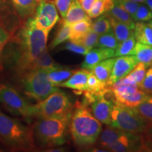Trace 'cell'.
Masks as SVG:
<instances>
[{"label": "cell", "instance_id": "21", "mask_svg": "<svg viewBox=\"0 0 152 152\" xmlns=\"http://www.w3.org/2000/svg\"><path fill=\"white\" fill-rule=\"evenodd\" d=\"M106 14L109 16L111 28L119 44L128 39L132 34H134V30L129 27L128 25L116 20L113 17L110 16L108 13Z\"/></svg>", "mask_w": 152, "mask_h": 152}, {"label": "cell", "instance_id": "24", "mask_svg": "<svg viewBox=\"0 0 152 152\" xmlns=\"http://www.w3.org/2000/svg\"><path fill=\"white\" fill-rule=\"evenodd\" d=\"M125 132L114 128V127H106L100 133L98 137V144L104 149H106L109 144L113 143L118 139Z\"/></svg>", "mask_w": 152, "mask_h": 152}, {"label": "cell", "instance_id": "43", "mask_svg": "<svg viewBox=\"0 0 152 152\" xmlns=\"http://www.w3.org/2000/svg\"><path fill=\"white\" fill-rule=\"evenodd\" d=\"M146 4L148 6V7L150 9V10L152 12V0H146L145 1Z\"/></svg>", "mask_w": 152, "mask_h": 152}, {"label": "cell", "instance_id": "12", "mask_svg": "<svg viewBox=\"0 0 152 152\" xmlns=\"http://www.w3.org/2000/svg\"><path fill=\"white\" fill-rule=\"evenodd\" d=\"M105 97V94H95L94 99L90 104L92 113L102 123L111 125V111L115 101Z\"/></svg>", "mask_w": 152, "mask_h": 152}, {"label": "cell", "instance_id": "33", "mask_svg": "<svg viewBox=\"0 0 152 152\" xmlns=\"http://www.w3.org/2000/svg\"><path fill=\"white\" fill-rule=\"evenodd\" d=\"M60 66L59 64L55 62L52 57L50 56L49 54L48 49L47 48L44 51V52L42 54L39 58L35 62V66H34V69L35 68H45V69H49V68H56Z\"/></svg>", "mask_w": 152, "mask_h": 152}, {"label": "cell", "instance_id": "6", "mask_svg": "<svg viewBox=\"0 0 152 152\" xmlns=\"http://www.w3.org/2000/svg\"><path fill=\"white\" fill-rule=\"evenodd\" d=\"M25 94L38 102L45 99L53 92L60 90L49 79L45 68H35L22 77Z\"/></svg>", "mask_w": 152, "mask_h": 152}, {"label": "cell", "instance_id": "31", "mask_svg": "<svg viewBox=\"0 0 152 152\" xmlns=\"http://www.w3.org/2000/svg\"><path fill=\"white\" fill-rule=\"evenodd\" d=\"M111 29V23L108 14H104L92 23V30L99 35H104Z\"/></svg>", "mask_w": 152, "mask_h": 152}, {"label": "cell", "instance_id": "48", "mask_svg": "<svg viewBox=\"0 0 152 152\" xmlns=\"http://www.w3.org/2000/svg\"><path fill=\"white\" fill-rule=\"evenodd\" d=\"M79 1H80V0H79Z\"/></svg>", "mask_w": 152, "mask_h": 152}, {"label": "cell", "instance_id": "38", "mask_svg": "<svg viewBox=\"0 0 152 152\" xmlns=\"http://www.w3.org/2000/svg\"><path fill=\"white\" fill-rule=\"evenodd\" d=\"M139 87L147 94L152 96V66L147 71L144 78Z\"/></svg>", "mask_w": 152, "mask_h": 152}, {"label": "cell", "instance_id": "7", "mask_svg": "<svg viewBox=\"0 0 152 152\" xmlns=\"http://www.w3.org/2000/svg\"><path fill=\"white\" fill-rule=\"evenodd\" d=\"M111 125L123 132L136 135L144 132L148 128L147 123L133 109L115 102L111 111Z\"/></svg>", "mask_w": 152, "mask_h": 152}, {"label": "cell", "instance_id": "14", "mask_svg": "<svg viewBox=\"0 0 152 152\" xmlns=\"http://www.w3.org/2000/svg\"><path fill=\"white\" fill-rule=\"evenodd\" d=\"M115 49H112L102 47L93 48L85 55L84 61L82 64V68L90 71L92 68L102 61L115 56Z\"/></svg>", "mask_w": 152, "mask_h": 152}, {"label": "cell", "instance_id": "1", "mask_svg": "<svg viewBox=\"0 0 152 152\" xmlns=\"http://www.w3.org/2000/svg\"><path fill=\"white\" fill-rule=\"evenodd\" d=\"M48 35L36 26L34 17L31 16L11 36L5 58L16 74L23 77L34 69L35 62L47 49Z\"/></svg>", "mask_w": 152, "mask_h": 152}, {"label": "cell", "instance_id": "42", "mask_svg": "<svg viewBox=\"0 0 152 152\" xmlns=\"http://www.w3.org/2000/svg\"><path fill=\"white\" fill-rule=\"evenodd\" d=\"M95 1L96 0H80V2L81 4L83 9L86 11L87 14H88Z\"/></svg>", "mask_w": 152, "mask_h": 152}, {"label": "cell", "instance_id": "46", "mask_svg": "<svg viewBox=\"0 0 152 152\" xmlns=\"http://www.w3.org/2000/svg\"><path fill=\"white\" fill-rule=\"evenodd\" d=\"M149 24L150 25V26H151V27H152V20H151V21H150L149 23Z\"/></svg>", "mask_w": 152, "mask_h": 152}, {"label": "cell", "instance_id": "28", "mask_svg": "<svg viewBox=\"0 0 152 152\" xmlns=\"http://www.w3.org/2000/svg\"><path fill=\"white\" fill-rule=\"evenodd\" d=\"M107 13L110 16L113 17L114 18L123 23L128 25L129 27L134 30V26H135L134 20H133L130 15L126 11L124 10L122 7H120L119 5L114 3V7L111 9V11H109Z\"/></svg>", "mask_w": 152, "mask_h": 152}, {"label": "cell", "instance_id": "17", "mask_svg": "<svg viewBox=\"0 0 152 152\" xmlns=\"http://www.w3.org/2000/svg\"><path fill=\"white\" fill-rule=\"evenodd\" d=\"M136 134L124 132L116 141L109 144L106 149L115 152H125L132 151L135 145Z\"/></svg>", "mask_w": 152, "mask_h": 152}, {"label": "cell", "instance_id": "39", "mask_svg": "<svg viewBox=\"0 0 152 152\" xmlns=\"http://www.w3.org/2000/svg\"><path fill=\"white\" fill-rule=\"evenodd\" d=\"M72 1L73 0H55V5L63 19L66 17Z\"/></svg>", "mask_w": 152, "mask_h": 152}, {"label": "cell", "instance_id": "8", "mask_svg": "<svg viewBox=\"0 0 152 152\" xmlns=\"http://www.w3.org/2000/svg\"><path fill=\"white\" fill-rule=\"evenodd\" d=\"M0 103L14 115L35 116V105H31L16 90L7 85L0 84Z\"/></svg>", "mask_w": 152, "mask_h": 152}, {"label": "cell", "instance_id": "32", "mask_svg": "<svg viewBox=\"0 0 152 152\" xmlns=\"http://www.w3.org/2000/svg\"><path fill=\"white\" fill-rule=\"evenodd\" d=\"M70 35H71V25L62 21V24L61 25L54 39L52 42L50 48L54 49L64 42L67 41L70 39Z\"/></svg>", "mask_w": 152, "mask_h": 152}, {"label": "cell", "instance_id": "20", "mask_svg": "<svg viewBox=\"0 0 152 152\" xmlns=\"http://www.w3.org/2000/svg\"><path fill=\"white\" fill-rule=\"evenodd\" d=\"M92 21L90 20H83L71 25L70 41L78 43L92 29Z\"/></svg>", "mask_w": 152, "mask_h": 152}, {"label": "cell", "instance_id": "36", "mask_svg": "<svg viewBox=\"0 0 152 152\" xmlns=\"http://www.w3.org/2000/svg\"><path fill=\"white\" fill-rule=\"evenodd\" d=\"M152 19V12L147 5L140 4L133 20L136 22L148 21Z\"/></svg>", "mask_w": 152, "mask_h": 152}, {"label": "cell", "instance_id": "23", "mask_svg": "<svg viewBox=\"0 0 152 152\" xmlns=\"http://www.w3.org/2000/svg\"><path fill=\"white\" fill-rule=\"evenodd\" d=\"M134 35L137 42L152 46V27L149 23L137 22L134 28Z\"/></svg>", "mask_w": 152, "mask_h": 152}, {"label": "cell", "instance_id": "11", "mask_svg": "<svg viewBox=\"0 0 152 152\" xmlns=\"http://www.w3.org/2000/svg\"><path fill=\"white\" fill-rule=\"evenodd\" d=\"M20 20L11 0H0V27L12 36L22 26Z\"/></svg>", "mask_w": 152, "mask_h": 152}, {"label": "cell", "instance_id": "25", "mask_svg": "<svg viewBox=\"0 0 152 152\" xmlns=\"http://www.w3.org/2000/svg\"><path fill=\"white\" fill-rule=\"evenodd\" d=\"M113 7V0H96L87 14L90 18H96L109 12Z\"/></svg>", "mask_w": 152, "mask_h": 152}, {"label": "cell", "instance_id": "35", "mask_svg": "<svg viewBox=\"0 0 152 152\" xmlns=\"http://www.w3.org/2000/svg\"><path fill=\"white\" fill-rule=\"evenodd\" d=\"M99 37V35L91 29L90 31L87 33V35H85L77 44L84 46L85 48H87L88 50H91V49L94 48L95 47H96Z\"/></svg>", "mask_w": 152, "mask_h": 152}, {"label": "cell", "instance_id": "15", "mask_svg": "<svg viewBox=\"0 0 152 152\" xmlns=\"http://www.w3.org/2000/svg\"><path fill=\"white\" fill-rule=\"evenodd\" d=\"M90 71H87L83 68V70L75 71L70 78L61 83L59 87H67L82 93L87 90V78H88Z\"/></svg>", "mask_w": 152, "mask_h": 152}, {"label": "cell", "instance_id": "30", "mask_svg": "<svg viewBox=\"0 0 152 152\" xmlns=\"http://www.w3.org/2000/svg\"><path fill=\"white\" fill-rule=\"evenodd\" d=\"M118 41L117 40L116 37L114 35L113 30L111 28L109 32L99 37L96 47L112 49L115 50L117 47H118Z\"/></svg>", "mask_w": 152, "mask_h": 152}, {"label": "cell", "instance_id": "3", "mask_svg": "<svg viewBox=\"0 0 152 152\" xmlns=\"http://www.w3.org/2000/svg\"><path fill=\"white\" fill-rule=\"evenodd\" d=\"M0 142L9 149L29 150L35 148L32 128L0 110Z\"/></svg>", "mask_w": 152, "mask_h": 152}, {"label": "cell", "instance_id": "41", "mask_svg": "<svg viewBox=\"0 0 152 152\" xmlns=\"http://www.w3.org/2000/svg\"><path fill=\"white\" fill-rule=\"evenodd\" d=\"M11 37V35L3 28L0 27V54Z\"/></svg>", "mask_w": 152, "mask_h": 152}, {"label": "cell", "instance_id": "47", "mask_svg": "<svg viewBox=\"0 0 152 152\" xmlns=\"http://www.w3.org/2000/svg\"><path fill=\"white\" fill-rule=\"evenodd\" d=\"M49 1H52V0H49Z\"/></svg>", "mask_w": 152, "mask_h": 152}, {"label": "cell", "instance_id": "27", "mask_svg": "<svg viewBox=\"0 0 152 152\" xmlns=\"http://www.w3.org/2000/svg\"><path fill=\"white\" fill-rule=\"evenodd\" d=\"M133 110L147 123L148 127L152 124V96H150Z\"/></svg>", "mask_w": 152, "mask_h": 152}, {"label": "cell", "instance_id": "37", "mask_svg": "<svg viewBox=\"0 0 152 152\" xmlns=\"http://www.w3.org/2000/svg\"><path fill=\"white\" fill-rule=\"evenodd\" d=\"M114 3L119 5L120 7L127 11L133 18L135 15L137 10L140 4L136 1H128V0H113Z\"/></svg>", "mask_w": 152, "mask_h": 152}, {"label": "cell", "instance_id": "10", "mask_svg": "<svg viewBox=\"0 0 152 152\" xmlns=\"http://www.w3.org/2000/svg\"><path fill=\"white\" fill-rule=\"evenodd\" d=\"M36 26L49 33L59 20L55 4L49 0H40L34 14Z\"/></svg>", "mask_w": 152, "mask_h": 152}, {"label": "cell", "instance_id": "44", "mask_svg": "<svg viewBox=\"0 0 152 152\" xmlns=\"http://www.w3.org/2000/svg\"><path fill=\"white\" fill-rule=\"evenodd\" d=\"M128 1H136V2H138V3H144V2H145L146 0H128Z\"/></svg>", "mask_w": 152, "mask_h": 152}, {"label": "cell", "instance_id": "40", "mask_svg": "<svg viewBox=\"0 0 152 152\" xmlns=\"http://www.w3.org/2000/svg\"><path fill=\"white\" fill-rule=\"evenodd\" d=\"M65 49H67V50L71 51L72 52L81 55H84V56H85L87 54V52L90 51L87 48H85L84 46H83V45L75 43L72 41H70L66 43Z\"/></svg>", "mask_w": 152, "mask_h": 152}, {"label": "cell", "instance_id": "4", "mask_svg": "<svg viewBox=\"0 0 152 152\" xmlns=\"http://www.w3.org/2000/svg\"><path fill=\"white\" fill-rule=\"evenodd\" d=\"M70 120L54 118H39L32 128L35 144L42 148L61 145L65 142L66 131Z\"/></svg>", "mask_w": 152, "mask_h": 152}, {"label": "cell", "instance_id": "9", "mask_svg": "<svg viewBox=\"0 0 152 152\" xmlns=\"http://www.w3.org/2000/svg\"><path fill=\"white\" fill-rule=\"evenodd\" d=\"M111 87L115 102L132 109L136 107L150 96L142 90L138 85H124L120 80H118Z\"/></svg>", "mask_w": 152, "mask_h": 152}, {"label": "cell", "instance_id": "16", "mask_svg": "<svg viewBox=\"0 0 152 152\" xmlns=\"http://www.w3.org/2000/svg\"><path fill=\"white\" fill-rule=\"evenodd\" d=\"M21 20L33 16L40 0H11Z\"/></svg>", "mask_w": 152, "mask_h": 152}, {"label": "cell", "instance_id": "19", "mask_svg": "<svg viewBox=\"0 0 152 152\" xmlns=\"http://www.w3.org/2000/svg\"><path fill=\"white\" fill-rule=\"evenodd\" d=\"M115 60V58L113 57L102 61L92 68L90 72H92L101 82L107 85V82L111 75Z\"/></svg>", "mask_w": 152, "mask_h": 152}, {"label": "cell", "instance_id": "18", "mask_svg": "<svg viewBox=\"0 0 152 152\" xmlns=\"http://www.w3.org/2000/svg\"><path fill=\"white\" fill-rule=\"evenodd\" d=\"M90 19L91 18L83 9L79 0H73L66 17L63 19V21L68 25H72L80 20Z\"/></svg>", "mask_w": 152, "mask_h": 152}, {"label": "cell", "instance_id": "2", "mask_svg": "<svg viewBox=\"0 0 152 152\" xmlns=\"http://www.w3.org/2000/svg\"><path fill=\"white\" fill-rule=\"evenodd\" d=\"M102 125L84 104L76 105L69 123V130L76 144L87 147L94 144L102 132Z\"/></svg>", "mask_w": 152, "mask_h": 152}, {"label": "cell", "instance_id": "29", "mask_svg": "<svg viewBox=\"0 0 152 152\" xmlns=\"http://www.w3.org/2000/svg\"><path fill=\"white\" fill-rule=\"evenodd\" d=\"M135 46L136 39L134 34H132L128 39L119 44L118 47L115 49V56L134 55L135 54Z\"/></svg>", "mask_w": 152, "mask_h": 152}, {"label": "cell", "instance_id": "34", "mask_svg": "<svg viewBox=\"0 0 152 152\" xmlns=\"http://www.w3.org/2000/svg\"><path fill=\"white\" fill-rule=\"evenodd\" d=\"M147 68V66L143 63L139 62L135 67L134 68V69L127 76L133 83H134L139 86L144 78V76L146 75Z\"/></svg>", "mask_w": 152, "mask_h": 152}, {"label": "cell", "instance_id": "26", "mask_svg": "<svg viewBox=\"0 0 152 152\" xmlns=\"http://www.w3.org/2000/svg\"><path fill=\"white\" fill-rule=\"evenodd\" d=\"M135 55L139 62L143 63L147 67L152 66V46L137 42L135 46Z\"/></svg>", "mask_w": 152, "mask_h": 152}, {"label": "cell", "instance_id": "22", "mask_svg": "<svg viewBox=\"0 0 152 152\" xmlns=\"http://www.w3.org/2000/svg\"><path fill=\"white\" fill-rule=\"evenodd\" d=\"M48 73V77L50 81L55 86L59 87L61 83L67 80L75 73V70L64 68L62 66L46 69Z\"/></svg>", "mask_w": 152, "mask_h": 152}, {"label": "cell", "instance_id": "5", "mask_svg": "<svg viewBox=\"0 0 152 152\" xmlns=\"http://www.w3.org/2000/svg\"><path fill=\"white\" fill-rule=\"evenodd\" d=\"M35 116L39 118L71 119L73 111V106L68 96L58 90L53 92L49 96L35 105Z\"/></svg>", "mask_w": 152, "mask_h": 152}, {"label": "cell", "instance_id": "45", "mask_svg": "<svg viewBox=\"0 0 152 152\" xmlns=\"http://www.w3.org/2000/svg\"><path fill=\"white\" fill-rule=\"evenodd\" d=\"M148 128L149 129V131H150V135L151 136V137H152V124L151 125H150L149 127H148Z\"/></svg>", "mask_w": 152, "mask_h": 152}, {"label": "cell", "instance_id": "13", "mask_svg": "<svg viewBox=\"0 0 152 152\" xmlns=\"http://www.w3.org/2000/svg\"><path fill=\"white\" fill-rule=\"evenodd\" d=\"M139 63L135 55L120 56L115 58L107 85L111 86L118 80L128 75Z\"/></svg>", "mask_w": 152, "mask_h": 152}]
</instances>
